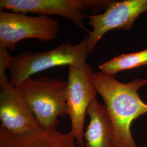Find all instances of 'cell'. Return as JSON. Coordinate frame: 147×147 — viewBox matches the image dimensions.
<instances>
[{"instance_id":"cell-1","label":"cell","mask_w":147,"mask_h":147,"mask_svg":"<svg viewBox=\"0 0 147 147\" xmlns=\"http://www.w3.org/2000/svg\"><path fill=\"white\" fill-rule=\"evenodd\" d=\"M92 81L97 93L104 101L110 119L117 147H138L132 135V123L147 114V104L138 92L147 85V79L136 78L123 83L115 76L93 72Z\"/></svg>"},{"instance_id":"cell-2","label":"cell","mask_w":147,"mask_h":147,"mask_svg":"<svg viewBox=\"0 0 147 147\" xmlns=\"http://www.w3.org/2000/svg\"><path fill=\"white\" fill-rule=\"evenodd\" d=\"M67 82L47 76L27 78L15 87L26 101L39 126L57 129L59 117L67 115Z\"/></svg>"},{"instance_id":"cell-3","label":"cell","mask_w":147,"mask_h":147,"mask_svg":"<svg viewBox=\"0 0 147 147\" xmlns=\"http://www.w3.org/2000/svg\"><path fill=\"white\" fill-rule=\"evenodd\" d=\"M90 54L88 36L77 44L63 42L46 51H27L13 56L9 67V81L13 86L35 74L58 66L79 65L86 63Z\"/></svg>"},{"instance_id":"cell-4","label":"cell","mask_w":147,"mask_h":147,"mask_svg":"<svg viewBox=\"0 0 147 147\" xmlns=\"http://www.w3.org/2000/svg\"><path fill=\"white\" fill-rule=\"evenodd\" d=\"M113 0H1L0 9L16 13H31L38 16L56 15L73 22L88 32L84 20L90 11L97 14L105 11Z\"/></svg>"},{"instance_id":"cell-5","label":"cell","mask_w":147,"mask_h":147,"mask_svg":"<svg viewBox=\"0 0 147 147\" xmlns=\"http://www.w3.org/2000/svg\"><path fill=\"white\" fill-rule=\"evenodd\" d=\"M93 73L92 67L86 62L69 66L66 102L71 122L70 132L81 147L84 146V125L87 110L98 94L92 81Z\"/></svg>"},{"instance_id":"cell-6","label":"cell","mask_w":147,"mask_h":147,"mask_svg":"<svg viewBox=\"0 0 147 147\" xmlns=\"http://www.w3.org/2000/svg\"><path fill=\"white\" fill-rule=\"evenodd\" d=\"M59 24L49 16L0 11V44L14 51L18 42L25 39L47 42L58 34Z\"/></svg>"},{"instance_id":"cell-7","label":"cell","mask_w":147,"mask_h":147,"mask_svg":"<svg viewBox=\"0 0 147 147\" xmlns=\"http://www.w3.org/2000/svg\"><path fill=\"white\" fill-rule=\"evenodd\" d=\"M144 13L147 14V0H123L113 1L102 14L88 15V23L92 27L87 32L90 53L106 33L113 30H130Z\"/></svg>"},{"instance_id":"cell-8","label":"cell","mask_w":147,"mask_h":147,"mask_svg":"<svg viewBox=\"0 0 147 147\" xmlns=\"http://www.w3.org/2000/svg\"><path fill=\"white\" fill-rule=\"evenodd\" d=\"M0 127L13 134H22L40 127L26 101L7 77L0 80Z\"/></svg>"},{"instance_id":"cell-9","label":"cell","mask_w":147,"mask_h":147,"mask_svg":"<svg viewBox=\"0 0 147 147\" xmlns=\"http://www.w3.org/2000/svg\"><path fill=\"white\" fill-rule=\"evenodd\" d=\"M0 147H81L69 132L57 129L36 130L22 134H13L0 127Z\"/></svg>"},{"instance_id":"cell-10","label":"cell","mask_w":147,"mask_h":147,"mask_svg":"<svg viewBox=\"0 0 147 147\" xmlns=\"http://www.w3.org/2000/svg\"><path fill=\"white\" fill-rule=\"evenodd\" d=\"M89 123L84 132L86 147H117L110 119L105 105L95 98L87 110Z\"/></svg>"},{"instance_id":"cell-11","label":"cell","mask_w":147,"mask_h":147,"mask_svg":"<svg viewBox=\"0 0 147 147\" xmlns=\"http://www.w3.org/2000/svg\"><path fill=\"white\" fill-rule=\"evenodd\" d=\"M147 66V49L135 53H123L99 66L100 71L115 76L121 71Z\"/></svg>"},{"instance_id":"cell-12","label":"cell","mask_w":147,"mask_h":147,"mask_svg":"<svg viewBox=\"0 0 147 147\" xmlns=\"http://www.w3.org/2000/svg\"><path fill=\"white\" fill-rule=\"evenodd\" d=\"M12 57L8 49L0 44V80L7 78L5 72L7 69H9Z\"/></svg>"}]
</instances>
